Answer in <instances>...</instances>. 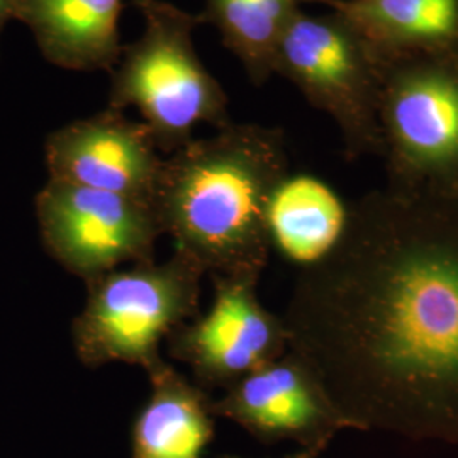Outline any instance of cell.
Listing matches in <instances>:
<instances>
[{
    "label": "cell",
    "instance_id": "10",
    "mask_svg": "<svg viewBox=\"0 0 458 458\" xmlns=\"http://www.w3.org/2000/svg\"><path fill=\"white\" fill-rule=\"evenodd\" d=\"M45 157L49 179L149 204L164 166L147 126L109 107L51 132Z\"/></svg>",
    "mask_w": 458,
    "mask_h": 458
},
{
    "label": "cell",
    "instance_id": "5",
    "mask_svg": "<svg viewBox=\"0 0 458 458\" xmlns=\"http://www.w3.org/2000/svg\"><path fill=\"white\" fill-rule=\"evenodd\" d=\"M378 119L387 185L458 192V45L384 56Z\"/></svg>",
    "mask_w": 458,
    "mask_h": 458
},
{
    "label": "cell",
    "instance_id": "15",
    "mask_svg": "<svg viewBox=\"0 0 458 458\" xmlns=\"http://www.w3.org/2000/svg\"><path fill=\"white\" fill-rule=\"evenodd\" d=\"M304 2L314 0H206L200 17L219 31L250 82L263 85L274 75L278 43Z\"/></svg>",
    "mask_w": 458,
    "mask_h": 458
},
{
    "label": "cell",
    "instance_id": "16",
    "mask_svg": "<svg viewBox=\"0 0 458 458\" xmlns=\"http://www.w3.org/2000/svg\"><path fill=\"white\" fill-rule=\"evenodd\" d=\"M11 19H14V0H0V33Z\"/></svg>",
    "mask_w": 458,
    "mask_h": 458
},
{
    "label": "cell",
    "instance_id": "9",
    "mask_svg": "<svg viewBox=\"0 0 458 458\" xmlns=\"http://www.w3.org/2000/svg\"><path fill=\"white\" fill-rule=\"evenodd\" d=\"M213 412L259 442L299 445L297 458H319L342 429H355L311 367L291 350L226 387L213 401Z\"/></svg>",
    "mask_w": 458,
    "mask_h": 458
},
{
    "label": "cell",
    "instance_id": "4",
    "mask_svg": "<svg viewBox=\"0 0 458 458\" xmlns=\"http://www.w3.org/2000/svg\"><path fill=\"white\" fill-rule=\"evenodd\" d=\"M204 274L175 250L166 262L134 263L87 282V301L72 327L79 360L89 369L121 361L149 372L164 361L162 342L199 314Z\"/></svg>",
    "mask_w": 458,
    "mask_h": 458
},
{
    "label": "cell",
    "instance_id": "14",
    "mask_svg": "<svg viewBox=\"0 0 458 458\" xmlns=\"http://www.w3.org/2000/svg\"><path fill=\"white\" fill-rule=\"evenodd\" d=\"M336 11L382 55L458 45V0H314Z\"/></svg>",
    "mask_w": 458,
    "mask_h": 458
},
{
    "label": "cell",
    "instance_id": "3",
    "mask_svg": "<svg viewBox=\"0 0 458 458\" xmlns=\"http://www.w3.org/2000/svg\"><path fill=\"white\" fill-rule=\"evenodd\" d=\"M145 31L123 47L113 68L107 107L138 109L158 151L175 153L194 140L199 124L228 126V94L194 48L202 22L166 0H132Z\"/></svg>",
    "mask_w": 458,
    "mask_h": 458
},
{
    "label": "cell",
    "instance_id": "1",
    "mask_svg": "<svg viewBox=\"0 0 458 458\" xmlns=\"http://www.w3.org/2000/svg\"><path fill=\"white\" fill-rule=\"evenodd\" d=\"M282 319L355 429L458 445V192L386 183L359 199Z\"/></svg>",
    "mask_w": 458,
    "mask_h": 458
},
{
    "label": "cell",
    "instance_id": "17",
    "mask_svg": "<svg viewBox=\"0 0 458 458\" xmlns=\"http://www.w3.org/2000/svg\"><path fill=\"white\" fill-rule=\"evenodd\" d=\"M219 458H240V457H229V455H226V457H219ZM293 458V457H291Z\"/></svg>",
    "mask_w": 458,
    "mask_h": 458
},
{
    "label": "cell",
    "instance_id": "12",
    "mask_svg": "<svg viewBox=\"0 0 458 458\" xmlns=\"http://www.w3.org/2000/svg\"><path fill=\"white\" fill-rule=\"evenodd\" d=\"M348 221L350 206L327 182L310 174H287L268 199L265 231L270 250L308 270L331 257Z\"/></svg>",
    "mask_w": 458,
    "mask_h": 458
},
{
    "label": "cell",
    "instance_id": "11",
    "mask_svg": "<svg viewBox=\"0 0 458 458\" xmlns=\"http://www.w3.org/2000/svg\"><path fill=\"white\" fill-rule=\"evenodd\" d=\"M123 0H14V19L33 33L51 65L75 72H113L123 45Z\"/></svg>",
    "mask_w": 458,
    "mask_h": 458
},
{
    "label": "cell",
    "instance_id": "6",
    "mask_svg": "<svg viewBox=\"0 0 458 458\" xmlns=\"http://www.w3.org/2000/svg\"><path fill=\"white\" fill-rule=\"evenodd\" d=\"M384 56L342 14L301 11L278 43L274 73L338 124L346 160L384 155L380 92Z\"/></svg>",
    "mask_w": 458,
    "mask_h": 458
},
{
    "label": "cell",
    "instance_id": "13",
    "mask_svg": "<svg viewBox=\"0 0 458 458\" xmlns=\"http://www.w3.org/2000/svg\"><path fill=\"white\" fill-rule=\"evenodd\" d=\"M148 377L151 393L132 423L131 458H204L216 433L209 391L165 360Z\"/></svg>",
    "mask_w": 458,
    "mask_h": 458
},
{
    "label": "cell",
    "instance_id": "2",
    "mask_svg": "<svg viewBox=\"0 0 458 458\" xmlns=\"http://www.w3.org/2000/svg\"><path fill=\"white\" fill-rule=\"evenodd\" d=\"M287 174L282 130L231 121L164 158L153 209L175 250L206 274L260 277L270 251L267 204Z\"/></svg>",
    "mask_w": 458,
    "mask_h": 458
},
{
    "label": "cell",
    "instance_id": "8",
    "mask_svg": "<svg viewBox=\"0 0 458 458\" xmlns=\"http://www.w3.org/2000/svg\"><path fill=\"white\" fill-rule=\"evenodd\" d=\"M209 311L197 314L174 329L168 352L185 363L197 386L206 391L226 389L243 377L289 352L284 319L263 308L250 274H214Z\"/></svg>",
    "mask_w": 458,
    "mask_h": 458
},
{
    "label": "cell",
    "instance_id": "7",
    "mask_svg": "<svg viewBox=\"0 0 458 458\" xmlns=\"http://www.w3.org/2000/svg\"><path fill=\"white\" fill-rule=\"evenodd\" d=\"M36 217L47 251L85 284L155 260L164 234L153 204L55 179L36 196Z\"/></svg>",
    "mask_w": 458,
    "mask_h": 458
}]
</instances>
